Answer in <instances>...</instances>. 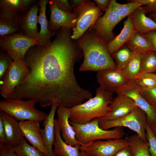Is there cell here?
Wrapping results in <instances>:
<instances>
[{
	"instance_id": "obj_1",
	"label": "cell",
	"mask_w": 156,
	"mask_h": 156,
	"mask_svg": "<svg viewBox=\"0 0 156 156\" xmlns=\"http://www.w3.org/2000/svg\"><path fill=\"white\" fill-rule=\"evenodd\" d=\"M71 36L70 30L61 28L52 41L29 50L24 58L28 75L11 98L36 99L43 107L55 104L70 108L92 98L76 79L74 65L83 54Z\"/></svg>"
},
{
	"instance_id": "obj_2",
	"label": "cell",
	"mask_w": 156,
	"mask_h": 156,
	"mask_svg": "<svg viewBox=\"0 0 156 156\" xmlns=\"http://www.w3.org/2000/svg\"><path fill=\"white\" fill-rule=\"evenodd\" d=\"M84 56L79 68L80 71L101 70L117 69L116 64L109 53L107 44L89 29L77 40Z\"/></svg>"
},
{
	"instance_id": "obj_3",
	"label": "cell",
	"mask_w": 156,
	"mask_h": 156,
	"mask_svg": "<svg viewBox=\"0 0 156 156\" xmlns=\"http://www.w3.org/2000/svg\"><path fill=\"white\" fill-rule=\"evenodd\" d=\"M113 94L100 86L98 87L94 97L70 108V120L82 124L105 117L111 112L109 106L114 99Z\"/></svg>"
},
{
	"instance_id": "obj_4",
	"label": "cell",
	"mask_w": 156,
	"mask_h": 156,
	"mask_svg": "<svg viewBox=\"0 0 156 156\" xmlns=\"http://www.w3.org/2000/svg\"><path fill=\"white\" fill-rule=\"evenodd\" d=\"M69 121L75 132V139L80 145L97 140L120 139L125 135L122 127H117L107 130L102 129L99 125V118L82 124Z\"/></svg>"
},
{
	"instance_id": "obj_5",
	"label": "cell",
	"mask_w": 156,
	"mask_h": 156,
	"mask_svg": "<svg viewBox=\"0 0 156 156\" xmlns=\"http://www.w3.org/2000/svg\"><path fill=\"white\" fill-rule=\"evenodd\" d=\"M38 102L36 99H22L12 98L0 101V110L13 117L20 121L31 120L43 122L48 115L37 109L35 105Z\"/></svg>"
},
{
	"instance_id": "obj_6",
	"label": "cell",
	"mask_w": 156,
	"mask_h": 156,
	"mask_svg": "<svg viewBox=\"0 0 156 156\" xmlns=\"http://www.w3.org/2000/svg\"><path fill=\"white\" fill-rule=\"evenodd\" d=\"M99 119V125L105 130L117 127H127L135 132L144 141L147 142L146 136L147 122L145 113L138 107L131 113L118 119L107 120Z\"/></svg>"
},
{
	"instance_id": "obj_7",
	"label": "cell",
	"mask_w": 156,
	"mask_h": 156,
	"mask_svg": "<svg viewBox=\"0 0 156 156\" xmlns=\"http://www.w3.org/2000/svg\"><path fill=\"white\" fill-rule=\"evenodd\" d=\"M29 70L24 60L16 59L13 61L0 81V91L5 99L11 98L16 88L26 79Z\"/></svg>"
},
{
	"instance_id": "obj_8",
	"label": "cell",
	"mask_w": 156,
	"mask_h": 156,
	"mask_svg": "<svg viewBox=\"0 0 156 156\" xmlns=\"http://www.w3.org/2000/svg\"><path fill=\"white\" fill-rule=\"evenodd\" d=\"M101 10L90 0H87L79 7L73 10L77 13L75 27L73 29L71 38L77 40L93 25L102 15Z\"/></svg>"
},
{
	"instance_id": "obj_9",
	"label": "cell",
	"mask_w": 156,
	"mask_h": 156,
	"mask_svg": "<svg viewBox=\"0 0 156 156\" xmlns=\"http://www.w3.org/2000/svg\"><path fill=\"white\" fill-rule=\"evenodd\" d=\"M116 1L111 0L109 6L103 15L99 17L89 29L96 36L107 44L115 37L113 29L122 19L116 10Z\"/></svg>"
},
{
	"instance_id": "obj_10",
	"label": "cell",
	"mask_w": 156,
	"mask_h": 156,
	"mask_svg": "<svg viewBox=\"0 0 156 156\" xmlns=\"http://www.w3.org/2000/svg\"><path fill=\"white\" fill-rule=\"evenodd\" d=\"M40 45L37 40L30 38L21 32L0 37V46L13 60H24L25 54L32 47Z\"/></svg>"
},
{
	"instance_id": "obj_11",
	"label": "cell",
	"mask_w": 156,
	"mask_h": 156,
	"mask_svg": "<svg viewBox=\"0 0 156 156\" xmlns=\"http://www.w3.org/2000/svg\"><path fill=\"white\" fill-rule=\"evenodd\" d=\"M129 145L127 137L116 139L97 140L81 144L80 151L93 156H114L120 149Z\"/></svg>"
},
{
	"instance_id": "obj_12",
	"label": "cell",
	"mask_w": 156,
	"mask_h": 156,
	"mask_svg": "<svg viewBox=\"0 0 156 156\" xmlns=\"http://www.w3.org/2000/svg\"><path fill=\"white\" fill-rule=\"evenodd\" d=\"M116 93L122 94L131 98L137 106L145 113L147 122L150 125L156 123V110L141 94L138 86L134 79H129L118 89Z\"/></svg>"
},
{
	"instance_id": "obj_13",
	"label": "cell",
	"mask_w": 156,
	"mask_h": 156,
	"mask_svg": "<svg viewBox=\"0 0 156 156\" xmlns=\"http://www.w3.org/2000/svg\"><path fill=\"white\" fill-rule=\"evenodd\" d=\"M49 3L51 14L49 26L51 31H57L62 27L71 29L75 27L78 16L77 13L64 12L59 9L52 0L49 1Z\"/></svg>"
},
{
	"instance_id": "obj_14",
	"label": "cell",
	"mask_w": 156,
	"mask_h": 156,
	"mask_svg": "<svg viewBox=\"0 0 156 156\" xmlns=\"http://www.w3.org/2000/svg\"><path fill=\"white\" fill-rule=\"evenodd\" d=\"M96 77L100 86L108 91L116 93L129 80L118 68L98 71Z\"/></svg>"
},
{
	"instance_id": "obj_15",
	"label": "cell",
	"mask_w": 156,
	"mask_h": 156,
	"mask_svg": "<svg viewBox=\"0 0 156 156\" xmlns=\"http://www.w3.org/2000/svg\"><path fill=\"white\" fill-rule=\"evenodd\" d=\"M39 6L38 2L35 1L30 8L22 14L19 20L21 33L30 38L38 40L39 33L37 24L38 22V13Z\"/></svg>"
},
{
	"instance_id": "obj_16",
	"label": "cell",
	"mask_w": 156,
	"mask_h": 156,
	"mask_svg": "<svg viewBox=\"0 0 156 156\" xmlns=\"http://www.w3.org/2000/svg\"><path fill=\"white\" fill-rule=\"evenodd\" d=\"M109 106L111 110L110 113L100 119L107 120L117 119L129 114L138 107L131 98L120 94H117Z\"/></svg>"
},
{
	"instance_id": "obj_17",
	"label": "cell",
	"mask_w": 156,
	"mask_h": 156,
	"mask_svg": "<svg viewBox=\"0 0 156 156\" xmlns=\"http://www.w3.org/2000/svg\"><path fill=\"white\" fill-rule=\"evenodd\" d=\"M70 108L62 106L57 109V122L64 142L72 146L80 145L75 139V133L69 123Z\"/></svg>"
},
{
	"instance_id": "obj_18",
	"label": "cell",
	"mask_w": 156,
	"mask_h": 156,
	"mask_svg": "<svg viewBox=\"0 0 156 156\" xmlns=\"http://www.w3.org/2000/svg\"><path fill=\"white\" fill-rule=\"evenodd\" d=\"M58 106L55 104L51 105L50 111L43 122L44 128L41 129V136L46 151L45 156H57L53 152V146L54 139V116Z\"/></svg>"
},
{
	"instance_id": "obj_19",
	"label": "cell",
	"mask_w": 156,
	"mask_h": 156,
	"mask_svg": "<svg viewBox=\"0 0 156 156\" xmlns=\"http://www.w3.org/2000/svg\"><path fill=\"white\" fill-rule=\"evenodd\" d=\"M19 124L24 137L32 146L38 148L45 156L46 151L41 137L42 129L39 122L25 120L20 121Z\"/></svg>"
},
{
	"instance_id": "obj_20",
	"label": "cell",
	"mask_w": 156,
	"mask_h": 156,
	"mask_svg": "<svg viewBox=\"0 0 156 156\" xmlns=\"http://www.w3.org/2000/svg\"><path fill=\"white\" fill-rule=\"evenodd\" d=\"M0 118L4 125L7 142L13 147L24 138L19 126V121L10 115L0 112Z\"/></svg>"
},
{
	"instance_id": "obj_21",
	"label": "cell",
	"mask_w": 156,
	"mask_h": 156,
	"mask_svg": "<svg viewBox=\"0 0 156 156\" xmlns=\"http://www.w3.org/2000/svg\"><path fill=\"white\" fill-rule=\"evenodd\" d=\"M120 33L107 43V49L111 55L122 47L130 39L135 31L132 23L131 14L124 21Z\"/></svg>"
},
{
	"instance_id": "obj_22",
	"label": "cell",
	"mask_w": 156,
	"mask_h": 156,
	"mask_svg": "<svg viewBox=\"0 0 156 156\" xmlns=\"http://www.w3.org/2000/svg\"><path fill=\"white\" fill-rule=\"evenodd\" d=\"M55 139L53 152L57 156H80V145L72 146L66 144L61 134L57 119L54 120Z\"/></svg>"
},
{
	"instance_id": "obj_23",
	"label": "cell",
	"mask_w": 156,
	"mask_h": 156,
	"mask_svg": "<svg viewBox=\"0 0 156 156\" xmlns=\"http://www.w3.org/2000/svg\"><path fill=\"white\" fill-rule=\"evenodd\" d=\"M146 14L143 7L137 9L131 14L135 31L143 35L151 31H156V23Z\"/></svg>"
},
{
	"instance_id": "obj_24",
	"label": "cell",
	"mask_w": 156,
	"mask_h": 156,
	"mask_svg": "<svg viewBox=\"0 0 156 156\" xmlns=\"http://www.w3.org/2000/svg\"><path fill=\"white\" fill-rule=\"evenodd\" d=\"M49 2L47 0H40L38 1L40 8L38 23L40 24V28L38 41L41 45L44 44L51 41V38L55 34V32L51 31L50 30L49 21L46 16V6Z\"/></svg>"
},
{
	"instance_id": "obj_25",
	"label": "cell",
	"mask_w": 156,
	"mask_h": 156,
	"mask_svg": "<svg viewBox=\"0 0 156 156\" xmlns=\"http://www.w3.org/2000/svg\"><path fill=\"white\" fill-rule=\"evenodd\" d=\"M134 53L140 55L150 51H155L150 41L143 34L135 31L130 39L125 44Z\"/></svg>"
},
{
	"instance_id": "obj_26",
	"label": "cell",
	"mask_w": 156,
	"mask_h": 156,
	"mask_svg": "<svg viewBox=\"0 0 156 156\" xmlns=\"http://www.w3.org/2000/svg\"><path fill=\"white\" fill-rule=\"evenodd\" d=\"M129 145L135 156H151L147 142L144 141L137 134L127 136Z\"/></svg>"
},
{
	"instance_id": "obj_27",
	"label": "cell",
	"mask_w": 156,
	"mask_h": 156,
	"mask_svg": "<svg viewBox=\"0 0 156 156\" xmlns=\"http://www.w3.org/2000/svg\"><path fill=\"white\" fill-rule=\"evenodd\" d=\"M140 55V74L156 72V52L150 51Z\"/></svg>"
},
{
	"instance_id": "obj_28",
	"label": "cell",
	"mask_w": 156,
	"mask_h": 156,
	"mask_svg": "<svg viewBox=\"0 0 156 156\" xmlns=\"http://www.w3.org/2000/svg\"><path fill=\"white\" fill-rule=\"evenodd\" d=\"M134 53L125 44L111 55L118 69L121 70L131 60Z\"/></svg>"
},
{
	"instance_id": "obj_29",
	"label": "cell",
	"mask_w": 156,
	"mask_h": 156,
	"mask_svg": "<svg viewBox=\"0 0 156 156\" xmlns=\"http://www.w3.org/2000/svg\"><path fill=\"white\" fill-rule=\"evenodd\" d=\"M140 55L135 54L131 60L121 70L129 79H134L140 74Z\"/></svg>"
},
{
	"instance_id": "obj_30",
	"label": "cell",
	"mask_w": 156,
	"mask_h": 156,
	"mask_svg": "<svg viewBox=\"0 0 156 156\" xmlns=\"http://www.w3.org/2000/svg\"><path fill=\"white\" fill-rule=\"evenodd\" d=\"M13 147L17 156H44L38 148L29 145L24 138Z\"/></svg>"
},
{
	"instance_id": "obj_31",
	"label": "cell",
	"mask_w": 156,
	"mask_h": 156,
	"mask_svg": "<svg viewBox=\"0 0 156 156\" xmlns=\"http://www.w3.org/2000/svg\"><path fill=\"white\" fill-rule=\"evenodd\" d=\"M21 32L18 21L0 18V36L12 35Z\"/></svg>"
},
{
	"instance_id": "obj_32",
	"label": "cell",
	"mask_w": 156,
	"mask_h": 156,
	"mask_svg": "<svg viewBox=\"0 0 156 156\" xmlns=\"http://www.w3.org/2000/svg\"><path fill=\"white\" fill-rule=\"evenodd\" d=\"M134 80L139 87L143 88H151L156 87V73L140 74Z\"/></svg>"
},
{
	"instance_id": "obj_33",
	"label": "cell",
	"mask_w": 156,
	"mask_h": 156,
	"mask_svg": "<svg viewBox=\"0 0 156 156\" xmlns=\"http://www.w3.org/2000/svg\"><path fill=\"white\" fill-rule=\"evenodd\" d=\"M116 10L118 15L122 19L131 14L137 9L142 5L137 2H129L127 3L121 4L115 2Z\"/></svg>"
},
{
	"instance_id": "obj_34",
	"label": "cell",
	"mask_w": 156,
	"mask_h": 156,
	"mask_svg": "<svg viewBox=\"0 0 156 156\" xmlns=\"http://www.w3.org/2000/svg\"><path fill=\"white\" fill-rule=\"evenodd\" d=\"M0 8V10L19 12L22 13V0H1Z\"/></svg>"
},
{
	"instance_id": "obj_35",
	"label": "cell",
	"mask_w": 156,
	"mask_h": 156,
	"mask_svg": "<svg viewBox=\"0 0 156 156\" xmlns=\"http://www.w3.org/2000/svg\"><path fill=\"white\" fill-rule=\"evenodd\" d=\"M138 86L142 95L156 110V87L151 88H144Z\"/></svg>"
},
{
	"instance_id": "obj_36",
	"label": "cell",
	"mask_w": 156,
	"mask_h": 156,
	"mask_svg": "<svg viewBox=\"0 0 156 156\" xmlns=\"http://www.w3.org/2000/svg\"><path fill=\"white\" fill-rule=\"evenodd\" d=\"M13 60L5 51L0 53V80H1L12 63Z\"/></svg>"
},
{
	"instance_id": "obj_37",
	"label": "cell",
	"mask_w": 156,
	"mask_h": 156,
	"mask_svg": "<svg viewBox=\"0 0 156 156\" xmlns=\"http://www.w3.org/2000/svg\"><path fill=\"white\" fill-rule=\"evenodd\" d=\"M146 136L151 156H156V137L147 121L146 126Z\"/></svg>"
},
{
	"instance_id": "obj_38",
	"label": "cell",
	"mask_w": 156,
	"mask_h": 156,
	"mask_svg": "<svg viewBox=\"0 0 156 156\" xmlns=\"http://www.w3.org/2000/svg\"><path fill=\"white\" fill-rule=\"evenodd\" d=\"M0 156H17L13 146L8 142L0 143Z\"/></svg>"
},
{
	"instance_id": "obj_39",
	"label": "cell",
	"mask_w": 156,
	"mask_h": 156,
	"mask_svg": "<svg viewBox=\"0 0 156 156\" xmlns=\"http://www.w3.org/2000/svg\"><path fill=\"white\" fill-rule=\"evenodd\" d=\"M22 14L19 12L0 10V18L14 20L18 21Z\"/></svg>"
},
{
	"instance_id": "obj_40",
	"label": "cell",
	"mask_w": 156,
	"mask_h": 156,
	"mask_svg": "<svg viewBox=\"0 0 156 156\" xmlns=\"http://www.w3.org/2000/svg\"><path fill=\"white\" fill-rule=\"evenodd\" d=\"M57 8L64 12H72L73 9L70 5L69 1L67 0H52Z\"/></svg>"
},
{
	"instance_id": "obj_41",
	"label": "cell",
	"mask_w": 156,
	"mask_h": 156,
	"mask_svg": "<svg viewBox=\"0 0 156 156\" xmlns=\"http://www.w3.org/2000/svg\"><path fill=\"white\" fill-rule=\"evenodd\" d=\"M114 156H135L131 148L128 145L119 150Z\"/></svg>"
},
{
	"instance_id": "obj_42",
	"label": "cell",
	"mask_w": 156,
	"mask_h": 156,
	"mask_svg": "<svg viewBox=\"0 0 156 156\" xmlns=\"http://www.w3.org/2000/svg\"><path fill=\"white\" fill-rule=\"evenodd\" d=\"M97 6L102 10L105 12L110 4L111 0H94Z\"/></svg>"
},
{
	"instance_id": "obj_43",
	"label": "cell",
	"mask_w": 156,
	"mask_h": 156,
	"mask_svg": "<svg viewBox=\"0 0 156 156\" xmlns=\"http://www.w3.org/2000/svg\"><path fill=\"white\" fill-rule=\"evenodd\" d=\"M143 35L152 44L155 49V51L156 52V31H150Z\"/></svg>"
},
{
	"instance_id": "obj_44",
	"label": "cell",
	"mask_w": 156,
	"mask_h": 156,
	"mask_svg": "<svg viewBox=\"0 0 156 156\" xmlns=\"http://www.w3.org/2000/svg\"><path fill=\"white\" fill-rule=\"evenodd\" d=\"M7 142L5 128L1 118H0V143Z\"/></svg>"
},
{
	"instance_id": "obj_45",
	"label": "cell",
	"mask_w": 156,
	"mask_h": 156,
	"mask_svg": "<svg viewBox=\"0 0 156 156\" xmlns=\"http://www.w3.org/2000/svg\"><path fill=\"white\" fill-rule=\"evenodd\" d=\"M35 1L33 0H22V13L27 10Z\"/></svg>"
},
{
	"instance_id": "obj_46",
	"label": "cell",
	"mask_w": 156,
	"mask_h": 156,
	"mask_svg": "<svg viewBox=\"0 0 156 156\" xmlns=\"http://www.w3.org/2000/svg\"><path fill=\"white\" fill-rule=\"evenodd\" d=\"M146 14L148 13H156V0L152 4L143 7Z\"/></svg>"
},
{
	"instance_id": "obj_47",
	"label": "cell",
	"mask_w": 156,
	"mask_h": 156,
	"mask_svg": "<svg viewBox=\"0 0 156 156\" xmlns=\"http://www.w3.org/2000/svg\"><path fill=\"white\" fill-rule=\"evenodd\" d=\"M86 1L85 0H72L69 1V3L73 10L80 5Z\"/></svg>"
},
{
	"instance_id": "obj_48",
	"label": "cell",
	"mask_w": 156,
	"mask_h": 156,
	"mask_svg": "<svg viewBox=\"0 0 156 156\" xmlns=\"http://www.w3.org/2000/svg\"><path fill=\"white\" fill-rule=\"evenodd\" d=\"M156 0H131L127 1L129 2H137L142 5H148L154 2Z\"/></svg>"
},
{
	"instance_id": "obj_49",
	"label": "cell",
	"mask_w": 156,
	"mask_h": 156,
	"mask_svg": "<svg viewBox=\"0 0 156 156\" xmlns=\"http://www.w3.org/2000/svg\"><path fill=\"white\" fill-rule=\"evenodd\" d=\"M148 17L153 20L156 23V13H149Z\"/></svg>"
},
{
	"instance_id": "obj_50",
	"label": "cell",
	"mask_w": 156,
	"mask_h": 156,
	"mask_svg": "<svg viewBox=\"0 0 156 156\" xmlns=\"http://www.w3.org/2000/svg\"><path fill=\"white\" fill-rule=\"evenodd\" d=\"M150 126L152 131L156 137V123Z\"/></svg>"
},
{
	"instance_id": "obj_51",
	"label": "cell",
	"mask_w": 156,
	"mask_h": 156,
	"mask_svg": "<svg viewBox=\"0 0 156 156\" xmlns=\"http://www.w3.org/2000/svg\"><path fill=\"white\" fill-rule=\"evenodd\" d=\"M80 156H93L83 151H80Z\"/></svg>"
}]
</instances>
